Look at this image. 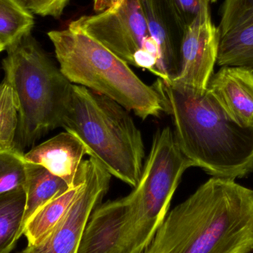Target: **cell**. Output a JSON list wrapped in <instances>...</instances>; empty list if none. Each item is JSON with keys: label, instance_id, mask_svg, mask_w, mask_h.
<instances>
[{"label": "cell", "instance_id": "14", "mask_svg": "<svg viewBox=\"0 0 253 253\" xmlns=\"http://www.w3.org/2000/svg\"><path fill=\"white\" fill-rule=\"evenodd\" d=\"M26 207L22 226V235L28 220L40 208L71 187L63 179L41 165L26 162Z\"/></svg>", "mask_w": 253, "mask_h": 253}, {"label": "cell", "instance_id": "8", "mask_svg": "<svg viewBox=\"0 0 253 253\" xmlns=\"http://www.w3.org/2000/svg\"><path fill=\"white\" fill-rule=\"evenodd\" d=\"M218 34L211 19L210 6L202 9L186 27L180 54L178 75L170 81L206 90L217 62Z\"/></svg>", "mask_w": 253, "mask_h": 253}, {"label": "cell", "instance_id": "22", "mask_svg": "<svg viewBox=\"0 0 253 253\" xmlns=\"http://www.w3.org/2000/svg\"><path fill=\"white\" fill-rule=\"evenodd\" d=\"M3 50H4V47H3L2 46L0 45V53H1V51H3Z\"/></svg>", "mask_w": 253, "mask_h": 253}, {"label": "cell", "instance_id": "16", "mask_svg": "<svg viewBox=\"0 0 253 253\" xmlns=\"http://www.w3.org/2000/svg\"><path fill=\"white\" fill-rule=\"evenodd\" d=\"M33 13L19 0H0V45L4 50L31 34Z\"/></svg>", "mask_w": 253, "mask_h": 253}, {"label": "cell", "instance_id": "10", "mask_svg": "<svg viewBox=\"0 0 253 253\" xmlns=\"http://www.w3.org/2000/svg\"><path fill=\"white\" fill-rule=\"evenodd\" d=\"M139 1L150 35L160 48V61L155 75L170 81L179 71L181 42L187 26L173 0Z\"/></svg>", "mask_w": 253, "mask_h": 253}, {"label": "cell", "instance_id": "13", "mask_svg": "<svg viewBox=\"0 0 253 253\" xmlns=\"http://www.w3.org/2000/svg\"><path fill=\"white\" fill-rule=\"evenodd\" d=\"M84 172L80 165L77 180L73 187L40 208L31 217L23 230L28 245L42 242L65 216L84 185Z\"/></svg>", "mask_w": 253, "mask_h": 253}, {"label": "cell", "instance_id": "15", "mask_svg": "<svg viewBox=\"0 0 253 253\" xmlns=\"http://www.w3.org/2000/svg\"><path fill=\"white\" fill-rule=\"evenodd\" d=\"M26 207L25 188L0 194V253H10L22 236Z\"/></svg>", "mask_w": 253, "mask_h": 253}, {"label": "cell", "instance_id": "9", "mask_svg": "<svg viewBox=\"0 0 253 253\" xmlns=\"http://www.w3.org/2000/svg\"><path fill=\"white\" fill-rule=\"evenodd\" d=\"M220 16L217 65L253 71V0H224Z\"/></svg>", "mask_w": 253, "mask_h": 253}, {"label": "cell", "instance_id": "3", "mask_svg": "<svg viewBox=\"0 0 253 253\" xmlns=\"http://www.w3.org/2000/svg\"><path fill=\"white\" fill-rule=\"evenodd\" d=\"M61 127L75 135L86 154L111 176L136 186L145 152L141 131L126 108L105 95L73 84Z\"/></svg>", "mask_w": 253, "mask_h": 253}, {"label": "cell", "instance_id": "7", "mask_svg": "<svg viewBox=\"0 0 253 253\" xmlns=\"http://www.w3.org/2000/svg\"><path fill=\"white\" fill-rule=\"evenodd\" d=\"M75 22L128 65H133L134 55L150 36L139 0H124L115 7L82 16Z\"/></svg>", "mask_w": 253, "mask_h": 253}, {"label": "cell", "instance_id": "17", "mask_svg": "<svg viewBox=\"0 0 253 253\" xmlns=\"http://www.w3.org/2000/svg\"><path fill=\"white\" fill-rule=\"evenodd\" d=\"M18 111L13 89L4 78L0 83V149L16 148Z\"/></svg>", "mask_w": 253, "mask_h": 253}, {"label": "cell", "instance_id": "1", "mask_svg": "<svg viewBox=\"0 0 253 253\" xmlns=\"http://www.w3.org/2000/svg\"><path fill=\"white\" fill-rule=\"evenodd\" d=\"M253 190L212 177L168 212L143 253H252Z\"/></svg>", "mask_w": 253, "mask_h": 253}, {"label": "cell", "instance_id": "12", "mask_svg": "<svg viewBox=\"0 0 253 253\" xmlns=\"http://www.w3.org/2000/svg\"><path fill=\"white\" fill-rule=\"evenodd\" d=\"M85 154L83 143L65 131L34 146L24 157L26 162L41 165L72 187L77 182L79 169Z\"/></svg>", "mask_w": 253, "mask_h": 253}, {"label": "cell", "instance_id": "5", "mask_svg": "<svg viewBox=\"0 0 253 253\" xmlns=\"http://www.w3.org/2000/svg\"><path fill=\"white\" fill-rule=\"evenodd\" d=\"M6 50L2 68L13 89L19 120L15 147L24 153L62 126L73 84L31 34Z\"/></svg>", "mask_w": 253, "mask_h": 253}, {"label": "cell", "instance_id": "20", "mask_svg": "<svg viewBox=\"0 0 253 253\" xmlns=\"http://www.w3.org/2000/svg\"><path fill=\"white\" fill-rule=\"evenodd\" d=\"M217 0H173L186 26L190 25L202 8Z\"/></svg>", "mask_w": 253, "mask_h": 253}, {"label": "cell", "instance_id": "19", "mask_svg": "<svg viewBox=\"0 0 253 253\" xmlns=\"http://www.w3.org/2000/svg\"><path fill=\"white\" fill-rule=\"evenodd\" d=\"M32 13L59 19L71 0H19Z\"/></svg>", "mask_w": 253, "mask_h": 253}, {"label": "cell", "instance_id": "21", "mask_svg": "<svg viewBox=\"0 0 253 253\" xmlns=\"http://www.w3.org/2000/svg\"><path fill=\"white\" fill-rule=\"evenodd\" d=\"M124 0H94L93 9L97 13L104 11L107 9L121 4Z\"/></svg>", "mask_w": 253, "mask_h": 253}, {"label": "cell", "instance_id": "11", "mask_svg": "<svg viewBox=\"0 0 253 253\" xmlns=\"http://www.w3.org/2000/svg\"><path fill=\"white\" fill-rule=\"evenodd\" d=\"M208 88L235 122L253 127V71L224 66L214 74Z\"/></svg>", "mask_w": 253, "mask_h": 253}, {"label": "cell", "instance_id": "18", "mask_svg": "<svg viewBox=\"0 0 253 253\" xmlns=\"http://www.w3.org/2000/svg\"><path fill=\"white\" fill-rule=\"evenodd\" d=\"M26 161L16 148L0 149V194L26 187Z\"/></svg>", "mask_w": 253, "mask_h": 253}, {"label": "cell", "instance_id": "6", "mask_svg": "<svg viewBox=\"0 0 253 253\" xmlns=\"http://www.w3.org/2000/svg\"><path fill=\"white\" fill-rule=\"evenodd\" d=\"M84 185L65 216L45 239L19 253H77L93 211L110 188L111 175L94 159L83 160Z\"/></svg>", "mask_w": 253, "mask_h": 253}, {"label": "cell", "instance_id": "4", "mask_svg": "<svg viewBox=\"0 0 253 253\" xmlns=\"http://www.w3.org/2000/svg\"><path fill=\"white\" fill-rule=\"evenodd\" d=\"M47 35L61 72L72 84L114 99L142 120L164 112L154 87L144 83L126 62L86 34L75 21Z\"/></svg>", "mask_w": 253, "mask_h": 253}, {"label": "cell", "instance_id": "2", "mask_svg": "<svg viewBox=\"0 0 253 253\" xmlns=\"http://www.w3.org/2000/svg\"><path fill=\"white\" fill-rule=\"evenodd\" d=\"M154 88L170 117L181 151L212 177L236 179L253 172V127L238 124L209 90L158 78Z\"/></svg>", "mask_w": 253, "mask_h": 253}]
</instances>
